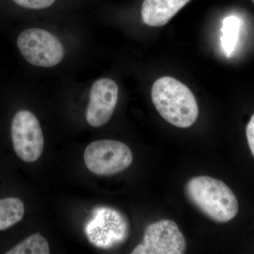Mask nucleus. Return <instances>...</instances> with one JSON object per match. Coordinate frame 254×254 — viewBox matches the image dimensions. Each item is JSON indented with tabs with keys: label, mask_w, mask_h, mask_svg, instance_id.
Masks as SVG:
<instances>
[{
	"label": "nucleus",
	"mask_w": 254,
	"mask_h": 254,
	"mask_svg": "<svg viewBox=\"0 0 254 254\" xmlns=\"http://www.w3.org/2000/svg\"><path fill=\"white\" fill-rule=\"evenodd\" d=\"M221 44L227 57L231 56L238 41L240 20L237 16H231L225 18L222 23Z\"/></svg>",
	"instance_id": "nucleus-12"
},
{
	"label": "nucleus",
	"mask_w": 254,
	"mask_h": 254,
	"mask_svg": "<svg viewBox=\"0 0 254 254\" xmlns=\"http://www.w3.org/2000/svg\"><path fill=\"white\" fill-rule=\"evenodd\" d=\"M50 246L48 241L41 234H35L20 242L6 254H49Z\"/></svg>",
	"instance_id": "nucleus-11"
},
{
	"label": "nucleus",
	"mask_w": 254,
	"mask_h": 254,
	"mask_svg": "<svg viewBox=\"0 0 254 254\" xmlns=\"http://www.w3.org/2000/svg\"><path fill=\"white\" fill-rule=\"evenodd\" d=\"M24 213V204L19 198L9 197L0 199V231L21 221Z\"/></svg>",
	"instance_id": "nucleus-10"
},
{
	"label": "nucleus",
	"mask_w": 254,
	"mask_h": 254,
	"mask_svg": "<svg viewBox=\"0 0 254 254\" xmlns=\"http://www.w3.org/2000/svg\"><path fill=\"white\" fill-rule=\"evenodd\" d=\"M185 190L190 201L213 221L225 223L238 213L236 195L226 184L218 179L193 177L187 182Z\"/></svg>",
	"instance_id": "nucleus-2"
},
{
	"label": "nucleus",
	"mask_w": 254,
	"mask_h": 254,
	"mask_svg": "<svg viewBox=\"0 0 254 254\" xmlns=\"http://www.w3.org/2000/svg\"><path fill=\"white\" fill-rule=\"evenodd\" d=\"M11 141L15 153L25 163H34L44 149V136L34 114L28 110L17 112L11 126Z\"/></svg>",
	"instance_id": "nucleus-5"
},
{
	"label": "nucleus",
	"mask_w": 254,
	"mask_h": 254,
	"mask_svg": "<svg viewBox=\"0 0 254 254\" xmlns=\"http://www.w3.org/2000/svg\"><path fill=\"white\" fill-rule=\"evenodd\" d=\"M17 46L28 63L40 67L56 66L64 56V48L59 39L41 28L23 31L18 37Z\"/></svg>",
	"instance_id": "nucleus-4"
},
{
	"label": "nucleus",
	"mask_w": 254,
	"mask_h": 254,
	"mask_svg": "<svg viewBox=\"0 0 254 254\" xmlns=\"http://www.w3.org/2000/svg\"><path fill=\"white\" fill-rule=\"evenodd\" d=\"M252 1H253V2L254 3V0H252Z\"/></svg>",
	"instance_id": "nucleus-15"
},
{
	"label": "nucleus",
	"mask_w": 254,
	"mask_h": 254,
	"mask_svg": "<svg viewBox=\"0 0 254 254\" xmlns=\"http://www.w3.org/2000/svg\"><path fill=\"white\" fill-rule=\"evenodd\" d=\"M246 133H247L249 146H250L251 152L254 157V114L247 125Z\"/></svg>",
	"instance_id": "nucleus-14"
},
{
	"label": "nucleus",
	"mask_w": 254,
	"mask_h": 254,
	"mask_svg": "<svg viewBox=\"0 0 254 254\" xmlns=\"http://www.w3.org/2000/svg\"><path fill=\"white\" fill-rule=\"evenodd\" d=\"M119 88L115 81L102 78L94 82L87 108V123L93 127L103 126L113 116L118 103Z\"/></svg>",
	"instance_id": "nucleus-8"
},
{
	"label": "nucleus",
	"mask_w": 254,
	"mask_h": 254,
	"mask_svg": "<svg viewBox=\"0 0 254 254\" xmlns=\"http://www.w3.org/2000/svg\"><path fill=\"white\" fill-rule=\"evenodd\" d=\"M190 0H144L141 6L143 22L153 27L165 26Z\"/></svg>",
	"instance_id": "nucleus-9"
},
{
	"label": "nucleus",
	"mask_w": 254,
	"mask_h": 254,
	"mask_svg": "<svg viewBox=\"0 0 254 254\" xmlns=\"http://www.w3.org/2000/svg\"><path fill=\"white\" fill-rule=\"evenodd\" d=\"M83 158L88 170L101 176L121 173L133 162L130 148L123 142L115 140L92 142L85 149Z\"/></svg>",
	"instance_id": "nucleus-3"
},
{
	"label": "nucleus",
	"mask_w": 254,
	"mask_h": 254,
	"mask_svg": "<svg viewBox=\"0 0 254 254\" xmlns=\"http://www.w3.org/2000/svg\"><path fill=\"white\" fill-rule=\"evenodd\" d=\"M186 240L176 222L162 220L145 227L143 242L131 254H182L186 250Z\"/></svg>",
	"instance_id": "nucleus-7"
},
{
	"label": "nucleus",
	"mask_w": 254,
	"mask_h": 254,
	"mask_svg": "<svg viewBox=\"0 0 254 254\" xmlns=\"http://www.w3.org/2000/svg\"><path fill=\"white\" fill-rule=\"evenodd\" d=\"M86 236L95 247L110 249L123 244L129 233V224L124 214L115 209H97L86 228Z\"/></svg>",
	"instance_id": "nucleus-6"
},
{
	"label": "nucleus",
	"mask_w": 254,
	"mask_h": 254,
	"mask_svg": "<svg viewBox=\"0 0 254 254\" xmlns=\"http://www.w3.org/2000/svg\"><path fill=\"white\" fill-rule=\"evenodd\" d=\"M151 98L164 120L179 128H189L198 117L194 95L183 83L170 76H163L152 86Z\"/></svg>",
	"instance_id": "nucleus-1"
},
{
	"label": "nucleus",
	"mask_w": 254,
	"mask_h": 254,
	"mask_svg": "<svg viewBox=\"0 0 254 254\" xmlns=\"http://www.w3.org/2000/svg\"><path fill=\"white\" fill-rule=\"evenodd\" d=\"M21 7L29 9H43L54 4L56 0H13Z\"/></svg>",
	"instance_id": "nucleus-13"
}]
</instances>
